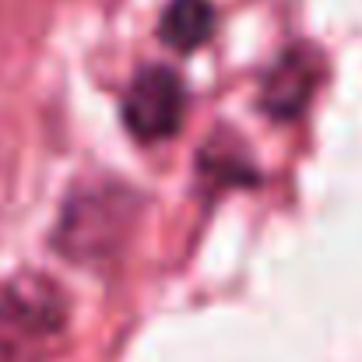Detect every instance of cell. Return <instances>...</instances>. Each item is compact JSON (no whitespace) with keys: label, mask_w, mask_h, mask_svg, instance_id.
I'll use <instances>...</instances> for the list:
<instances>
[{"label":"cell","mask_w":362,"mask_h":362,"mask_svg":"<svg viewBox=\"0 0 362 362\" xmlns=\"http://www.w3.org/2000/svg\"><path fill=\"white\" fill-rule=\"evenodd\" d=\"M211 28H215V7L208 0H169L158 21L162 42L180 53L204 46L211 39Z\"/></svg>","instance_id":"277c9868"},{"label":"cell","mask_w":362,"mask_h":362,"mask_svg":"<svg viewBox=\"0 0 362 362\" xmlns=\"http://www.w3.org/2000/svg\"><path fill=\"white\" fill-rule=\"evenodd\" d=\"M67 327V296L39 271H21L0 281V352L21 356L57 341Z\"/></svg>","instance_id":"6da1fadb"},{"label":"cell","mask_w":362,"mask_h":362,"mask_svg":"<svg viewBox=\"0 0 362 362\" xmlns=\"http://www.w3.org/2000/svg\"><path fill=\"white\" fill-rule=\"evenodd\" d=\"M187 110L183 81L169 67H144L123 99V120L137 141H165L180 130Z\"/></svg>","instance_id":"7a4b0ae2"},{"label":"cell","mask_w":362,"mask_h":362,"mask_svg":"<svg viewBox=\"0 0 362 362\" xmlns=\"http://www.w3.org/2000/svg\"><path fill=\"white\" fill-rule=\"evenodd\" d=\"M310 92H313V60H306L303 53H288L274 64L264 85V106L274 117H292L303 110Z\"/></svg>","instance_id":"3957f363"}]
</instances>
